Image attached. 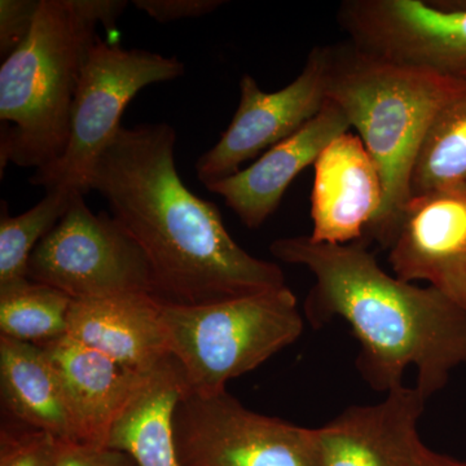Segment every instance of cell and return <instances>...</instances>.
<instances>
[{"label":"cell","mask_w":466,"mask_h":466,"mask_svg":"<svg viewBox=\"0 0 466 466\" xmlns=\"http://www.w3.org/2000/svg\"><path fill=\"white\" fill-rule=\"evenodd\" d=\"M56 466H139L124 451L61 441Z\"/></svg>","instance_id":"25"},{"label":"cell","mask_w":466,"mask_h":466,"mask_svg":"<svg viewBox=\"0 0 466 466\" xmlns=\"http://www.w3.org/2000/svg\"><path fill=\"white\" fill-rule=\"evenodd\" d=\"M61 441L5 416L0 428V466H56Z\"/></svg>","instance_id":"22"},{"label":"cell","mask_w":466,"mask_h":466,"mask_svg":"<svg viewBox=\"0 0 466 466\" xmlns=\"http://www.w3.org/2000/svg\"><path fill=\"white\" fill-rule=\"evenodd\" d=\"M312 240L345 245L361 241L383 205L381 175L360 137L349 131L333 140L314 164Z\"/></svg>","instance_id":"13"},{"label":"cell","mask_w":466,"mask_h":466,"mask_svg":"<svg viewBox=\"0 0 466 466\" xmlns=\"http://www.w3.org/2000/svg\"><path fill=\"white\" fill-rule=\"evenodd\" d=\"M269 250L314 276L306 317L314 325L339 319L351 328L360 345L359 372L373 390L388 394L413 368L415 388L428 400L466 366V312L434 288L386 272L363 241L325 244L294 236Z\"/></svg>","instance_id":"2"},{"label":"cell","mask_w":466,"mask_h":466,"mask_svg":"<svg viewBox=\"0 0 466 466\" xmlns=\"http://www.w3.org/2000/svg\"><path fill=\"white\" fill-rule=\"evenodd\" d=\"M466 183V88L444 104L420 147L410 198Z\"/></svg>","instance_id":"19"},{"label":"cell","mask_w":466,"mask_h":466,"mask_svg":"<svg viewBox=\"0 0 466 466\" xmlns=\"http://www.w3.org/2000/svg\"><path fill=\"white\" fill-rule=\"evenodd\" d=\"M434 466H466V460L451 458V456L438 453Z\"/></svg>","instance_id":"26"},{"label":"cell","mask_w":466,"mask_h":466,"mask_svg":"<svg viewBox=\"0 0 466 466\" xmlns=\"http://www.w3.org/2000/svg\"><path fill=\"white\" fill-rule=\"evenodd\" d=\"M184 75L175 56L127 50L97 38L88 52L70 116L69 142L54 164L35 170L33 186L86 195L95 162L121 130L126 106L147 86Z\"/></svg>","instance_id":"6"},{"label":"cell","mask_w":466,"mask_h":466,"mask_svg":"<svg viewBox=\"0 0 466 466\" xmlns=\"http://www.w3.org/2000/svg\"><path fill=\"white\" fill-rule=\"evenodd\" d=\"M466 79L398 66L351 43L329 46L327 99L348 116L383 186L381 214L370 236L390 249L410 201V177L426 131Z\"/></svg>","instance_id":"4"},{"label":"cell","mask_w":466,"mask_h":466,"mask_svg":"<svg viewBox=\"0 0 466 466\" xmlns=\"http://www.w3.org/2000/svg\"><path fill=\"white\" fill-rule=\"evenodd\" d=\"M189 392L183 368L168 357L147 373L110 425L106 446L124 451L139 466H182L174 415Z\"/></svg>","instance_id":"17"},{"label":"cell","mask_w":466,"mask_h":466,"mask_svg":"<svg viewBox=\"0 0 466 466\" xmlns=\"http://www.w3.org/2000/svg\"><path fill=\"white\" fill-rule=\"evenodd\" d=\"M167 124L122 126L95 162L90 191L142 248L164 303L200 306L287 285L283 269L242 249L213 202L184 184Z\"/></svg>","instance_id":"1"},{"label":"cell","mask_w":466,"mask_h":466,"mask_svg":"<svg viewBox=\"0 0 466 466\" xmlns=\"http://www.w3.org/2000/svg\"><path fill=\"white\" fill-rule=\"evenodd\" d=\"M41 0L0 2V56L8 57L32 32Z\"/></svg>","instance_id":"23"},{"label":"cell","mask_w":466,"mask_h":466,"mask_svg":"<svg viewBox=\"0 0 466 466\" xmlns=\"http://www.w3.org/2000/svg\"><path fill=\"white\" fill-rule=\"evenodd\" d=\"M223 0H134L133 5L157 23L207 16L222 7Z\"/></svg>","instance_id":"24"},{"label":"cell","mask_w":466,"mask_h":466,"mask_svg":"<svg viewBox=\"0 0 466 466\" xmlns=\"http://www.w3.org/2000/svg\"><path fill=\"white\" fill-rule=\"evenodd\" d=\"M0 395L5 416L76 443L63 386L45 349L0 336Z\"/></svg>","instance_id":"18"},{"label":"cell","mask_w":466,"mask_h":466,"mask_svg":"<svg viewBox=\"0 0 466 466\" xmlns=\"http://www.w3.org/2000/svg\"><path fill=\"white\" fill-rule=\"evenodd\" d=\"M125 0H41L32 32L0 66V171L35 170L66 152L76 87L99 26H116Z\"/></svg>","instance_id":"3"},{"label":"cell","mask_w":466,"mask_h":466,"mask_svg":"<svg viewBox=\"0 0 466 466\" xmlns=\"http://www.w3.org/2000/svg\"><path fill=\"white\" fill-rule=\"evenodd\" d=\"M182 466H323L317 429L254 412L229 392H188L174 415Z\"/></svg>","instance_id":"8"},{"label":"cell","mask_w":466,"mask_h":466,"mask_svg":"<svg viewBox=\"0 0 466 466\" xmlns=\"http://www.w3.org/2000/svg\"><path fill=\"white\" fill-rule=\"evenodd\" d=\"M328 66L329 46H317L302 72L281 90L265 92L253 76H242L240 103L216 146L198 158V180L208 187L232 177L309 124L327 103Z\"/></svg>","instance_id":"10"},{"label":"cell","mask_w":466,"mask_h":466,"mask_svg":"<svg viewBox=\"0 0 466 466\" xmlns=\"http://www.w3.org/2000/svg\"><path fill=\"white\" fill-rule=\"evenodd\" d=\"M462 79H466V76H464V78H462Z\"/></svg>","instance_id":"27"},{"label":"cell","mask_w":466,"mask_h":466,"mask_svg":"<svg viewBox=\"0 0 466 466\" xmlns=\"http://www.w3.org/2000/svg\"><path fill=\"white\" fill-rule=\"evenodd\" d=\"M84 196H75L63 219L34 249L26 278L73 300L153 296L152 269L142 248L112 214H95Z\"/></svg>","instance_id":"7"},{"label":"cell","mask_w":466,"mask_h":466,"mask_svg":"<svg viewBox=\"0 0 466 466\" xmlns=\"http://www.w3.org/2000/svg\"><path fill=\"white\" fill-rule=\"evenodd\" d=\"M337 16L349 43L364 54L441 76H466V2L346 0Z\"/></svg>","instance_id":"9"},{"label":"cell","mask_w":466,"mask_h":466,"mask_svg":"<svg viewBox=\"0 0 466 466\" xmlns=\"http://www.w3.org/2000/svg\"><path fill=\"white\" fill-rule=\"evenodd\" d=\"M76 195L78 192L66 188L47 189L38 204L16 217L9 214L7 202L2 201L0 287L27 279V263L34 249L63 219Z\"/></svg>","instance_id":"21"},{"label":"cell","mask_w":466,"mask_h":466,"mask_svg":"<svg viewBox=\"0 0 466 466\" xmlns=\"http://www.w3.org/2000/svg\"><path fill=\"white\" fill-rule=\"evenodd\" d=\"M42 348L63 386L76 443L106 446L113 420L144 375L67 336Z\"/></svg>","instance_id":"16"},{"label":"cell","mask_w":466,"mask_h":466,"mask_svg":"<svg viewBox=\"0 0 466 466\" xmlns=\"http://www.w3.org/2000/svg\"><path fill=\"white\" fill-rule=\"evenodd\" d=\"M66 336L137 375L152 372L171 357L161 300L148 293L73 300Z\"/></svg>","instance_id":"15"},{"label":"cell","mask_w":466,"mask_h":466,"mask_svg":"<svg viewBox=\"0 0 466 466\" xmlns=\"http://www.w3.org/2000/svg\"><path fill=\"white\" fill-rule=\"evenodd\" d=\"M73 299L50 285L24 279L0 287V336L36 346L67 334Z\"/></svg>","instance_id":"20"},{"label":"cell","mask_w":466,"mask_h":466,"mask_svg":"<svg viewBox=\"0 0 466 466\" xmlns=\"http://www.w3.org/2000/svg\"><path fill=\"white\" fill-rule=\"evenodd\" d=\"M425 403L403 383L380 403L346 408L317 429L323 466H434L438 452L419 433Z\"/></svg>","instance_id":"12"},{"label":"cell","mask_w":466,"mask_h":466,"mask_svg":"<svg viewBox=\"0 0 466 466\" xmlns=\"http://www.w3.org/2000/svg\"><path fill=\"white\" fill-rule=\"evenodd\" d=\"M389 263L397 278L424 281L466 312V183L410 198Z\"/></svg>","instance_id":"11"},{"label":"cell","mask_w":466,"mask_h":466,"mask_svg":"<svg viewBox=\"0 0 466 466\" xmlns=\"http://www.w3.org/2000/svg\"><path fill=\"white\" fill-rule=\"evenodd\" d=\"M168 351L192 394L210 397L299 339L305 323L288 285L200 306L161 302Z\"/></svg>","instance_id":"5"},{"label":"cell","mask_w":466,"mask_h":466,"mask_svg":"<svg viewBox=\"0 0 466 466\" xmlns=\"http://www.w3.org/2000/svg\"><path fill=\"white\" fill-rule=\"evenodd\" d=\"M351 131L343 110L327 99L299 131L266 150L249 167L207 187L225 200L248 228H259L278 210L285 192L333 140Z\"/></svg>","instance_id":"14"}]
</instances>
